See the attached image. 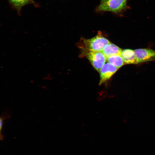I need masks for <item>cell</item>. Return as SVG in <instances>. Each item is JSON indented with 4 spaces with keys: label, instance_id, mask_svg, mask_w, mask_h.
<instances>
[{
    "label": "cell",
    "instance_id": "6da1fadb",
    "mask_svg": "<svg viewBox=\"0 0 155 155\" xmlns=\"http://www.w3.org/2000/svg\"><path fill=\"white\" fill-rule=\"evenodd\" d=\"M111 43L100 32L96 36L90 39L82 37L78 43L77 46L82 50L102 51L106 45Z\"/></svg>",
    "mask_w": 155,
    "mask_h": 155
},
{
    "label": "cell",
    "instance_id": "7a4b0ae2",
    "mask_svg": "<svg viewBox=\"0 0 155 155\" xmlns=\"http://www.w3.org/2000/svg\"><path fill=\"white\" fill-rule=\"evenodd\" d=\"M80 56L86 58L93 66L99 72L101 67L105 63L106 58L102 51H95L82 50Z\"/></svg>",
    "mask_w": 155,
    "mask_h": 155
},
{
    "label": "cell",
    "instance_id": "3957f363",
    "mask_svg": "<svg viewBox=\"0 0 155 155\" xmlns=\"http://www.w3.org/2000/svg\"><path fill=\"white\" fill-rule=\"evenodd\" d=\"M128 0H109L101 3L96 10L98 11H108L115 13L124 10L127 6Z\"/></svg>",
    "mask_w": 155,
    "mask_h": 155
},
{
    "label": "cell",
    "instance_id": "277c9868",
    "mask_svg": "<svg viewBox=\"0 0 155 155\" xmlns=\"http://www.w3.org/2000/svg\"><path fill=\"white\" fill-rule=\"evenodd\" d=\"M134 51L137 64L155 59V50L142 48L136 49Z\"/></svg>",
    "mask_w": 155,
    "mask_h": 155
},
{
    "label": "cell",
    "instance_id": "5b68a950",
    "mask_svg": "<svg viewBox=\"0 0 155 155\" xmlns=\"http://www.w3.org/2000/svg\"><path fill=\"white\" fill-rule=\"evenodd\" d=\"M119 69L109 63H105L100 70V80L99 85L109 80Z\"/></svg>",
    "mask_w": 155,
    "mask_h": 155
},
{
    "label": "cell",
    "instance_id": "8992f818",
    "mask_svg": "<svg viewBox=\"0 0 155 155\" xmlns=\"http://www.w3.org/2000/svg\"><path fill=\"white\" fill-rule=\"evenodd\" d=\"M121 56L125 64H137L134 50L129 49L122 50Z\"/></svg>",
    "mask_w": 155,
    "mask_h": 155
},
{
    "label": "cell",
    "instance_id": "52a82bcc",
    "mask_svg": "<svg viewBox=\"0 0 155 155\" xmlns=\"http://www.w3.org/2000/svg\"><path fill=\"white\" fill-rule=\"evenodd\" d=\"M122 50L117 46L111 43L106 45L102 52L107 58L115 55H121Z\"/></svg>",
    "mask_w": 155,
    "mask_h": 155
},
{
    "label": "cell",
    "instance_id": "ba28073f",
    "mask_svg": "<svg viewBox=\"0 0 155 155\" xmlns=\"http://www.w3.org/2000/svg\"><path fill=\"white\" fill-rule=\"evenodd\" d=\"M11 6L20 14L22 8L25 5L34 3L33 0H7Z\"/></svg>",
    "mask_w": 155,
    "mask_h": 155
},
{
    "label": "cell",
    "instance_id": "9c48e42d",
    "mask_svg": "<svg viewBox=\"0 0 155 155\" xmlns=\"http://www.w3.org/2000/svg\"><path fill=\"white\" fill-rule=\"evenodd\" d=\"M107 62L118 69L125 64L121 55H116L111 56L106 58Z\"/></svg>",
    "mask_w": 155,
    "mask_h": 155
},
{
    "label": "cell",
    "instance_id": "30bf717a",
    "mask_svg": "<svg viewBox=\"0 0 155 155\" xmlns=\"http://www.w3.org/2000/svg\"><path fill=\"white\" fill-rule=\"evenodd\" d=\"M5 116H4L0 117V139H3V135H2L1 131L3 125V121L5 119Z\"/></svg>",
    "mask_w": 155,
    "mask_h": 155
},
{
    "label": "cell",
    "instance_id": "8fae6325",
    "mask_svg": "<svg viewBox=\"0 0 155 155\" xmlns=\"http://www.w3.org/2000/svg\"><path fill=\"white\" fill-rule=\"evenodd\" d=\"M109 0H101V3L105 2L108 1Z\"/></svg>",
    "mask_w": 155,
    "mask_h": 155
}]
</instances>
